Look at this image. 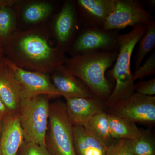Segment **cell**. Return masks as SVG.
<instances>
[{
	"label": "cell",
	"mask_w": 155,
	"mask_h": 155,
	"mask_svg": "<svg viewBox=\"0 0 155 155\" xmlns=\"http://www.w3.org/2000/svg\"><path fill=\"white\" fill-rule=\"evenodd\" d=\"M129 144L134 155H155L154 137L150 130H141L138 137L130 140Z\"/></svg>",
	"instance_id": "obj_20"
},
{
	"label": "cell",
	"mask_w": 155,
	"mask_h": 155,
	"mask_svg": "<svg viewBox=\"0 0 155 155\" xmlns=\"http://www.w3.org/2000/svg\"><path fill=\"white\" fill-rule=\"evenodd\" d=\"M107 112L151 128L155 124V97L134 92L107 108Z\"/></svg>",
	"instance_id": "obj_7"
},
{
	"label": "cell",
	"mask_w": 155,
	"mask_h": 155,
	"mask_svg": "<svg viewBox=\"0 0 155 155\" xmlns=\"http://www.w3.org/2000/svg\"><path fill=\"white\" fill-rule=\"evenodd\" d=\"M116 0L75 1L78 20L82 27L103 28L114 11Z\"/></svg>",
	"instance_id": "obj_11"
},
{
	"label": "cell",
	"mask_w": 155,
	"mask_h": 155,
	"mask_svg": "<svg viewBox=\"0 0 155 155\" xmlns=\"http://www.w3.org/2000/svg\"><path fill=\"white\" fill-rule=\"evenodd\" d=\"M83 127L108 147L115 140L111 136L107 111L95 114Z\"/></svg>",
	"instance_id": "obj_19"
},
{
	"label": "cell",
	"mask_w": 155,
	"mask_h": 155,
	"mask_svg": "<svg viewBox=\"0 0 155 155\" xmlns=\"http://www.w3.org/2000/svg\"><path fill=\"white\" fill-rule=\"evenodd\" d=\"M117 51L94 52L68 58L64 64L67 71L81 80L93 94L106 101L112 93L106 72L115 63Z\"/></svg>",
	"instance_id": "obj_2"
},
{
	"label": "cell",
	"mask_w": 155,
	"mask_h": 155,
	"mask_svg": "<svg viewBox=\"0 0 155 155\" xmlns=\"http://www.w3.org/2000/svg\"><path fill=\"white\" fill-rule=\"evenodd\" d=\"M18 0H0V7H12L20 2Z\"/></svg>",
	"instance_id": "obj_27"
},
{
	"label": "cell",
	"mask_w": 155,
	"mask_h": 155,
	"mask_svg": "<svg viewBox=\"0 0 155 155\" xmlns=\"http://www.w3.org/2000/svg\"><path fill=\"white\" fill-rule=\"evenodd\" d=\"M65 99L67 115L73 126H83L95 114L107 111L105 101L94 94L87 97Z\"/></svg>",
	"instance_id": "obj_12"
},
{
	"label": "cell",
	"mask_w": 155,
	"mask_h": 155,
	"mask_svg": "<svg viewBox=\"0 0 155 155\" xmlns=\"http://www.w3.org/2000/svg\"><path fill=\"white\" fill-rule=\"evenodd\" d=\"M23 142L19 113H10L2 120L1 143L2 155H17Z\"/></svg>",
	"instance_id": "obj_15"
},
{
	"label": "cell",
	"mask_w": 155,
	"mask_h": 155,
	"mask_svg": "<svg viewBox=\"0 0 155 155\" xmlns=\"http://www.w3.org/2000/svg\"><path fill=\"white\" fill-rule=\"evenodd\" d=\"M17 155H51L46 148L33 143L24 141Z\"/></svg>",
	"instance_id": "obj_25"
},
{
	"label": "cell",
	"mask_w": 155,
	"mask_h": 155,
	"mask_svg": "<svg viewBox=\"0 0 155 155\" xmlns=\"http://www.w3.org/2000/svg\"><path fill=\"white\" fill-rule=\"evenodd\" d=\"M107 117L111 136L114 140H133L141 134V130L135 123L129 120L113 114H107Z\"/></svg>",
	"instance_id": "obj_18"
},
{
	"label": "cell",
	"mask_w": 155,
	"mask_h": 155,
	"mask_svg": "<svg viewBox=\"0 0 155 155\" xmlns=\"http://www.w3.org/2000/svg\"><path fill=\"white\" fill-rule=\"evenodd\" d=\"M2 120H0V155H2L1 153V137H2Z\"/></svg>",
	"instance_id": "obj_31"
},
{
	"label": "cell",
	"mask_w": 155,
	"mask_h": 155,
	"mask_svg": "<svg viewBox=\"0 0 155 155\" xmlns=\"http://www.w3.org/2000/svg\"><path fill=\"white\" fill-rule=\"evenodd\" d=\"M154 20L144 8L141 2L136 0H116L114 11L109 15L103 29L119 31L130 26L147 25Z\"/></svg>",
	"instance_id": "obj_8"
},
{
	"label": "cell",
	"mask_w": 155,
	"mask_h": 155,
	"mask_svg": "<svg viewBox=\"0 0 155 155\" xmlns=\"http://www.w3.org/2000/svg\"><path fill=\"white\" fill-rule=\"evenodd\" d=\"M46 148L51 155H76L73 143V125L69 120L65 103L50 104Z\"/></svg>",
	"instance_id": "obj_5"
},
{
	"label": "cell",
	"mask_w": 155,
	"mask_h": 155,
	"mask_svg": "<svg viewBox=\"0 0 155 155\" xmlns=\"http://www.w3.org/2000/svg\"><path fill=\"white\" fill-rule=\"evenodd\" d=\"M10 113L8 109L0 99V120H2Z\"/></svg>",
	"instance_id": "obj_28"
},
{
	"label": "cell",
	"mask_w": 155,
	"mask_h": 155,
	"mask_svg": "<svg viewBox=\"0 0 155 155\" xmlns=\"http://www.w3.org/2000/svg\"><path fill=\"white\" fill-rule=\"evenodd\" d=\"M79 24L75 1H65L54 17L52 27L56 45L64 53L68 51L74 41Z\"/></svg>",
	"instance_id": "obj_10"
},
{
	"label": "cell",
	"mask_w": 155,
	"mask_h": 155,
	"mask_svg": "<svg viewBox=\"0 0 155 155\" xmlns=\"http://www.w3.org/2000/svg\"><path fill=\"white\" fill-rule=\"evenodd\" d=\"M147 5L151 10L153 11L155 7V0H148L145 2Z\"/></svg>",
	"instance_id": "obj_29"
},
{
	"label": "cell",
	"mask_w": 155,
	"mask_h": 155,
	"mask_svg": "<svg viewBox=\"0 0 155 155\" xmlns=\"http://www.w3.org/2000/svg\"><path fill=\"white\" fill-rule=\"evenodd\" d=\"M155 74V51L154 50L143 65H140L132 73L133 80H141Z\"/></svg>",
	"instance_id": "obj_23"
},
{
	"label": "cell",
	"mask_w": 155,
	"mask_h": 155,
	"mask_svg": "<svg viewBox=\"0 0 155 155\" xmlns=\"http://www.w3.org/2000/svg\"><path fill=\"white\" fill-rule=\"evenodd\" d=\"M54 8L52 3L47 1L28 2L22 7L21 12V19L26 24H38L51 16Z\"/></svg>",
	"instance_id": "obj_17"
},
{
	"label": "cell",
	"mask_w": 155,
	"mask_h": 155,
	"mask_svg": "<svg viewBox=\"0 0 155 155\" xmlns=\"http://www.w3.org/2000/svg\"><path fill=\"white\" fill-rule=\"evenodd\" d=\"M130 140H115L108 147L106 155H134L131 152Z\"/></svg>",
	"instance_id": "obj_24"
},
{
	"label": "cell",
	"mask_w": 155,
	"mask_h": 155,
	"mask_svg": "<svg viewBox=\"0 0 155 155\" xmlns=\"http://www.w3.org/2000/svg\"><path fill=\"white\" fill-rule=\"evenodd\" d=\"M51 98L50 96L40 95L21 99L18 113L24 141L45 147Z\"/></svg>",
	"instance_id": "obj_4"
},
{
	"label": "cell",
	"mask_w": 155,
	"mask_h": 155,
	"mask_svg": "<svg viewBox=\"0 0 155 155\" xmlns=\"http://www.w3.org/2000/svg\"><path fill=\"white\" fill-rule=\"evenodd\" d=\"M17 15L12 7H0V44L2 47L16 29Z\"/></svg>",
	"instance_id": "obj_22"
},
{
	"label": "cell",
	"mask_w": 155,
	"mask_h": 155,
	"mask_svg": "<svg viewBox=\"0 0 155 155\" xmlns=\"http://www.w3.org/2000/svg\"><path fill=\"white\" fill-rule=\"evenodd\" d=\"M120 34L119 31L83 27L68 52L72 57L94 52L117 51Z\"/></svg>",
	"instance_id": "obj_6"
},
{
	"label": "cell",
	"mask_w": 155,
	"mask_h": 155,
	"mask_svg": "<svg viewBox=\"0 0 155 155\" xmlns=\"http://www.w3.org/2000/svg\"><path fill=\"white\" fill-rule=\"evenodd\" d=\"M73 134L76 155H106L108 147L83 126H73Z\"/></svg>",
	"instance_id": "obj_16"
},
{
	"label": "cell",
	"mask_w": 155,
	"mask_h": 155,
	"mask_svg": "<svg viewBox=\"0 0 155 155\" xmlns=\"http://www.w3.org/2000/svg\"><path fill=\"white\" fill-rule=\"evenodd\" d=\"M4 58H5V55H4V52H3L2 47L0 44V63L3 61Z\"/></svg>",
	"instance_id": "obj_30"
},
{
	"label": "cell",
	"mask_w": 155,
	"mask_h": 155,
	"mask_svg": "<svg viewBox=\"0 0 155 155\" xmlns=\"http://www.w3.org/2000/svg\"><path fill=\"white\" fill-rule=\"evenodd\" d=\"M147 28V25L139 24L134 26L127 33L119 35L118 55L110 71L116 85L106 101L107 108L127 98L134 93V81L130 67L131 56L136 45L145 33Z\"/></svg>",
	"instance_id": "obj_3"
},
{
	"label": "cell",
	"mask_w": 155,
	"mask_h": 155,
	"mask_svg": "<svg viewBox=\"0 0 155 155\" xmlns=\"http://www.w3.org/2000/svg\"><path fill=\"white\" fill-rule=\"evenodd\" d=\"M51 36L45 26L15 31L2 45L5 57L22 69L51 74L67 59Z\"/></svg>",
	"instance_id": "obj_1"
},
{
	"label": "cell",
	"mask_w": 155,
	"mask_h": 155,
	"mask_svg": "<svg viewBox=\"0 0 155 155\" xmlns=\"http://www.w3.org/2000/svg\"><path fill=\"white\" fill-rule=\"evenodd\" d=\"M52 83L61 96L68 98L83 97L93 94L87 86L80 80L68 72L62 65L51 74Z\"/></svg>",
	"instance_id": "obj_14"
},
{
	"label": "cell",
	"mask_w": 155,
	"mask_h": 155,
	"mask_svg": "<svg viewBox=\"0 0 155 155\" xmlns=\"http://www.w3.org/2000/svg\"><path fill=\"white\" fill-rule=\"evenodd\" d=\"M0 99L10 113H18L21 100L20 87L4 59L0 63Z\"/></svg>",
	"instance_id": "obj_13"
},
{
	"label": "cell",
	"mask_w": 155,
	"mask_h": 155,
	"mask_svg": "<svg viewBox=\"0 0 155 155\" xmlns=\"http://www.w3.org/2000/svg\"><path fill=\"white\" fill-rule=\"evenodd\" d=\"M134 92L149 96L155 94V78L147 81H140L134 84Z\"/></svg>",
	"instance_id": "obj_26"
},
{
	"label": "cell",
	"mask_w": 155,
	"mask_h": 155,
	"mask_svg": "<svg viewBox=\"0 0 155 155\" xmlns=\"http://www.w3.org/2000/svg\"><path fill=\"white\" fill-rule=\"evenodd\" d=\"M139 45L136 54L134 69H137L146 56L154 48L155 46V21L153 20L147 25L145 33L138 42Z\"/></svg>",
	"instance_id": "obj_21"
},
{
	"label": "cell",
	"mask_w": 155,
	"mask_h": 155,
	"mask_svg": "<svg viewBox=\"0 0 155 155\" xmlns=\"http://www.w3.org/2000/svg\"><path fill=\"white\" fill-rule=\"evenodd\" d=\"M4 61L14 72L20 87L21 99L40 95L52 98L61 96L48 74L19 68L5 57Z\"/></svg>",
	"instance_id": "obj_9"
}]
</instances>
